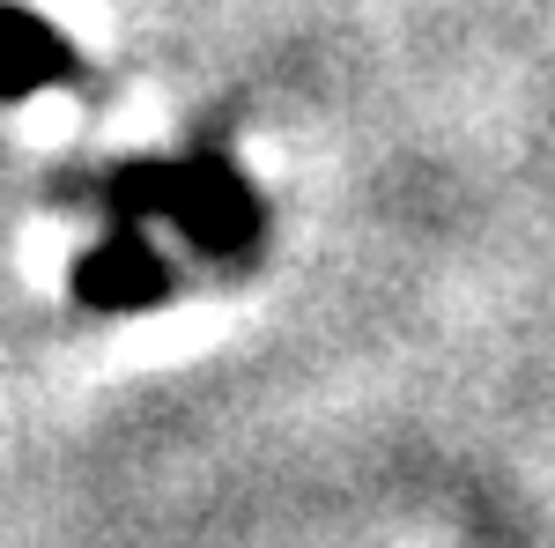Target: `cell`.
I'll return each instance as SVG.
<instances>
[{"mask_svg":"<svg viewBox=\"0 0 555 548\" xmlns=\"http://www.w3.org/2000/svg\"><path fill=\"white\" fill-rule=\"evenodd\" d=\"M75 290L89 296V304H149V296H164V267H156V253L141 245V238H112V245H96V253L82 259V275H75Z\"/></svg>","mask_w":555,"mask_h":548,"instance_id":"1","label":"cell"},{"mask_svg":"<svg viewBox=\"0 0 555 548\" xmlns=\"http://www.w3.org/2000/svg\"><path fill=\"white\" fill-rule=\"evenodd\" d=\"M60 67H67V44L52 38L44 23H30L23 8H0V97L44 89Z\"/></svg>","mask_w":555,"mask_h":548,"instance_id":"2","label":"cell"}]
</instances>
